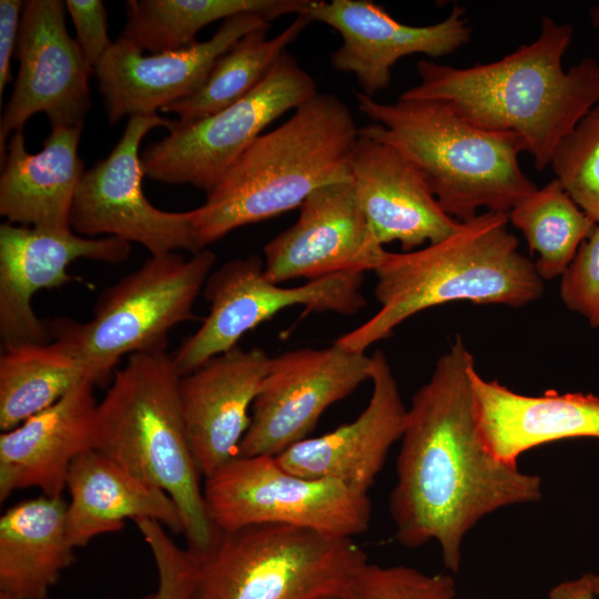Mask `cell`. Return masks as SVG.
Returning <instances> with one entry per match:
<instances>
[{
    "mask_svg": "<svg viewBox=\"0 0 599 599\" xmlns=\"http://www.w3.org/2000/svg\"><path fill=\"white\" fill-rule=\"evenodd\" d=\"M473 354L460 335L413 396L397 457L389 512L409 548L437 541L457 572L465 535L502 507L537 501L541 478L493 457L480 438L470 384Z\"/></svg>",
    "mask_w": 599,
    "mask_h": 599,
    "instance_id": "cell-1",
    "label": "cell"
},
{
    "mask_svg": "<svg viewBox=\"0 0 599 599\" xmlns=\"http://www.w3.org/2000/svg\"><path fill=\"white\" fill-rule=\"evenodd\" d=\"M572 26L541 18L538 37L489 63L456 68L417 61L419 83L400 97L438 100L473 125L519 135L538 171L560 142L599 103V63L581 59L567 71L562 58Z\"/></svg>",
    "mask_w": 599,
    "mask_h": 599,
    "instance_id": "cell-2",
    "label": "cell"
},
{
    "mask_svg": "<svg viewBox=\"0 0 599 599\" xmlns=\"http://www.w3.org/2000/svg\"><path fill=\"white\" fill-rule=\"evenodd\" d=\"M508 213L485 211L440 242L403 253L385 251L374 270L378 312L335 342L365 352L413 315L455 301L514 308L537 301L544 281L520 253Z\"/></svg>",
    "mask_w": 599,
    "mask_h": 599,
    "instance_id": "cell-3",
    "label": "cell"
},
{
    "mask_svg": "<svg viewBox=\"0 0 599 599\" xmlns=\"http://www.w3.org/2000/svg\"><path fill=\"white\" fill-rule=\"evenodd\" d=\"M358 129L343 100L317 92L260 135L192 210L200 250L235 229L300 207L321 186L351 180Z\"/></svg>",
    "mask_w": 599,
    "mask_h": 599,
    "instance_id": "cell-4",
    "label": "cell"
},
{
    "mask_svg": "<svg viewBox=\"0 0 599 599\" xmlns=\"http://www.w3.org/2000/svg\"><path fill=\"white\" fill-rule=\"evenodd\" d=\"M180 377L165 348L130 355L98 403L93 448L173 499L186 549L199 559L211 550L219 530L207 514L190 447Z\"/></svg>",
    "mask_w": 599,
    "mask_h": 599,
    "instance_id": "cell-5",
    "label": "cell"
},
{
    "mask_svg": "<svg viewBox=\"0 0 599 599\" xmlns=\"http://www.w3.org/2000/svg\"><path fill=\"white\" fill-rule=\"evenodd\" d=\"M355 95L358 110L373 121L358 133L408 158L455 220H470L481 207L508 213L538 189L520 167L518 155L527 146L516 133L477 128L438 100L399 97L384 103L361 91Z\"/></svg>",
    "mask_w": 599,
    "mask_h": 599,
    "instance_id": "cell-6",
    "label": "cell"
},
{
    "mask_svg": "<svg viewBox=\"0 0 599 599\" xmlns=\"http://www.w3.org/2000/svg\"><path fill=\"white\" fill-rule=\"evenodd\" d=\"M366 562L353 538L276 524L219 531L192 599L338 598Z\"/></svg>",
    "mask_w": 599,
    "mask_h": 599,
    "instance_id": "cell-7",
    "label": "cell"
},
{
    "mask_svg": "<svg viewBox=\"0 0 599 599\" xmlns=\"http://www.w3.org/2000/svg\"><path fill=\"white\" fill-rule=\"evenodd\" d=\"M215 261L207 247L190 258L175 252L150 256L101 294L90 321H49L52 341L80 362L95 385L103 384L121 357L166 348L167 333L195 319L194 302Z\"/></svg>",
    "mask_w": 599,
    "mask_h": 599,
    "instance_id": "cell-8",
    "label": "cell"
},
{
    "mask_svg": "<svg viewBox=\"0 0 599 599\" xmlns=\"http://www.w3.org/2000/svg\"><path fill=\"white\" fill-rule=\"evenodd\" d=\"M203 494L219 531L276 524L353 538L372 517L367 493L294 475L271 455L232 459L205 478Z\"/></svg>",
    "mask_w": 599,
    "mask_h": 599,
    "instance_id": "cell-9",
    "label": "cell"
},
{
    "mask_svg": "<svg viewBox=\"0 0 599 599\" xmlns=\"http://www.w3.org/2000/svg\"><path fill=\"white\" fill-rule=\"evenodd\" d=\"M317 93L316 82L284 52L244 98L205 118L180 122L141 154L145 175L205 192L277 118Z\"/></svg>",
    "mask_w": 599,
    "mask_h": 599,
    "instance_id": "cell-10",
    "label": "cell"
},
{
    "mask_svg": "<svg viewBox=\"0 0 599 599\" xmlns=\"http://www.w3.org/2000/svg\"><path fill=\"white\" fill-rule=\"evenodd\" d=\"M363 281V272H345L282 287L265 276L258 255L225 262L204 284L210 313L172 356L174 367L180 376L197 369L237 346L246 332L292 306L354 315L366 306Z\"/></svg>",
    "mask_w": 599,
    "mask_h": 599,
    "instance_id": "cell-11",
    "label": "cell"
},
{
    "mask_svg": "<svg viewBox=\"0 0 599 599\" xmlns=\"http://www.w3.org/2000/svg\"><path fill=\"white\" fill-rule=\"evenodd\" d=\"M176 121L152 114L129 116L111 153L84 171L71 209V229L85 237L105 234L144 246L151 256L180 250L201 251L192 210L166 212L153 206L142 190L145 175L140 144L153 129L174 128Z\"/></svg>",
    "mask_w": 599,
    "mask_h": 599,
    "instance_id": "cell-12",
    "label": "cell"
},
{
    "mask_svg": "<svg viewBox=\"0 0 599 599\" xmlns=\"http://www.w3.org/2000/svg\"><path fill=\"white\" fill-rule=\"evenodd\" d=\"M372 356L336 342L272 357L237 457L276 456L307 438L322 414L370 379Z\"/></svg>",
    "mask_w": 599,
    "mask_h": 599,
    "instance_id": "cell-13",
    "label": "cell"
},
{
    "mask_svg": "<svg viewBox=\"0 0 599 599\" xmlns=\"http://www.w3.org/2000/svg\"><path fill=\"white\" fill-rule=\"evenodd\" d=\"M65 2L28 0L22 10L16 57L19 69L0 122V160L7 140L23 131L35 113H44L51 129L83 128L91 108L92 67L65 26Z\"/></svg>",
    "mask_w": 599,
    "mask_h": 599,
    "instance_id": "cell-14",
    "label": "cell"
},
{
    "mask_svg": "<svg viewBox=\"0 0 599 599\" xmlns=\"http://www.w3.org/2000/svg\"><path fill=\"white\" fill-rule=\"evenodd\" d=\"M131 243L121 238L85 237L72 230H47L4 222L0 225V338L2 349L52 341L48 321L33 311L41 290L68 284V266L79 258L120 264Z\"/></svg>",
    "mask_w": 599,
    "mask_h": 599,
    "instance_id": "cell-15",
    "label": "cell"
},
{
    "mask_svg": "<svg viewBox=\"0 0 599 599\" xmlns=\"http://www.w3.org/2000/svg\"><path fill=\"white\" fill-rule=\"evenodd\" d=\"M267 27L262 16L241 13L225 19L205 41L150 54L119 37L93 71L109 122L156 113L194 94L223 53L245 34Z\"/></svg>",
    "mask_w": 599,
    "mask_h": 599,
    "instance_id": "cell-16",
    "label": "cell"
},
{
    "mask_svg": "<svg viewBox=\"0 0 599 599\" xmlns=\"http://www.w3.org/2000/svg\"><path fill=\"white\" fill-rule=\"evenodd\" d=\"M305 12L339 33L342 44L331 57L332 67L353 73L361 92L373 98L389 87L392 69L400 59L445 57L471 37L466 10L458 4L444 20L424 27L397 21L368 0H311Z\"/></svg>",
    "mask_w": 599,
    "mask_h": 599,
    "instance_id": "cell-17",
    "label": "cell"
},
{
    "mask_svg": "<svg viewBox=\"0 0 599 599\" xmlns=\"http://www.w3.org/2000/svg\"><path fill=\"white\" fill-rule=\"evenodd\" d=\"M351 180L326 184L300 206L296 222L264 246V274L273 283L373 271L384 253Z\"/></svg>",
    "mask_w": 599,
    "mask_h": 599,
    "instance_id": "cell-18",
    "label": "cell"
},
{
    "mask_svg": "<svg viewBox=\"0 0 599 599\" xmlns=\"http://www.w3.org/2000/svg\"><path fill=\"white\" fill-rule=\"evenodd\" d=\"M369 402L358 417L317 437H307L275 456L288 473L329 479L367 493L407 419L397 382L383 351L372 355Z\"/></svg>",
    "mask_w": 599,
    "mask_h": 599,
    "instance_id": "cell-19",
    "label": "cell"
},
{
    "mask_svg": "<svg viewBox=\"0 0 599 599\" xmlns=\"http://www.w3.org/2000/svg\"><path fill=\"white\" fill-rule=\"evenodd\" d=\"M349 167L361 209L382 246L397 241L410 252L458 229L460 222L443 210L419 169L393 145L358 133Z\"/></svg>",
    "mask_w": 599,
    "mask_h": 599,
    "instance_id": "cell-20",
    "label": "cell"
},
{
    "mask_svg": "<svg viewBox=\"0 0 599 599\" xmlns=\"http://www.w3.org/2000/svg\"><path fill=\"white\" fill-rule=\"evenodd\" d=\"M271 357L240 346L180 377L179 396L190 447L205 478L238 456L250 427V408Z\"/></svg>",
    "mask_w": 599,
    "mask_h": 599,
    "instance_id": "cell-21",
    "label": "cell"
},
{
    "mask_svg": "<svg viewBox=\"0 0 599 599\" xmlns=\"http://www.w3.org/2000/svg\"><path fill=\"white\" fill-rule=\"evenodd\" d=\"M94 386L84 377L53 405L1 433V502L27 488L62 497L72 463L93 448Z\"/></svg>",
    "mask_w": 599,
    "mask_h": 599,
    "instance_id": "cell-22",
    "label": "cell"
},
{
    "mask_svg": "<svg viewBox=\"0 0 599 599\" xmlns=\"http://www.w3.org/2000/svg\"><path fill=\"white\" fill-rule=\"evenodd\" d=\"M478 432L487 451L505 464L539 445L568 438L599 440V396L547 390L528 396L470 372Z\"/></svg>",
    "mask_w": 599,
    "mask_h": 599,
    "instance_id": "cell-23",
    "label": "cell"
},
{
    "mask_svg": "<svg viewBox=\"0 0 599 599\" xmlns=\"http://www.w3.org/2000/svg\"><path fill=\"white\" fill-rule=\"evenodd\" d=\"M67 489V534L74 548L87 546L100 535L121 531L129 518H149L174 534H183L180 510L165 491L95 448L74 459Z\"/></svg>",
    "mask_w": 599,
    "mask_h": 599,
    "instance_id": "cell-24",
    "label": "cell"
},
{
    "mask_svg": "<svg viewBox=\"0 0 599 599\" xmlns=\"http://www.w3.org/2000/svg\"><path fill=\"white\" fill-rule=\"evenodd\" d=\"M81 131L51 129L38 153L27 151L22 131L10 135L0 176V214L7 222L72 230L71 209L84 173L78 153Z\"/></svg>",
    "mask_w": 599,
    "mask_h": 599,
    "instance_id": "cell-25",
    "label": "cell"
},
{
    "mask_svg": "<svg viewBox=\"0 0 599 599\" xmlns=\"http://www.w3.org/2000/svg\"><path fill=\"white\" fill-rule=\"evenodd\" d=\"M63 497L20 501L0 518V591L18 599H49L75 549L67 534Z\"/></svg>",
    "mask_w": 599,
    "mask_h": 599,
    "instance_id": "cell-26",
    "label": "cell"
},
{
    "mask_svg": "<svg viewBox=\"0 0 599 599\" xmlns=\"http://www.w3.org/2000/svg\"><path fill=\"white\" fill-rule=\"evenodd\" d=\"M311 0H129L120 37L150 53L177 50L195 42L204 27L241 13L267 21L301 14Z\"/></svg>",
    "mask_w": 599,
    "mask_h": 599,
    "instance_id": "cell-27",
    "label": "cell"
},
{
    "mask_svg": "<svg viewBox=\"0 0 599 599\" xmlns=\"http://www.w3.org/2000/svg\"><path fill=\"white\" fill-rule=\"evenodd\" d=\"M311 22L312 18L303 12L273 38H267L270 27L245 34L216 60L205 82L194 94L161 111L175 113L180 122H190L235 103L263 80Z\"/></svg>",
    "mask_w": 599,
    "mask_h": 599,
    "instance_id": "cell-28",
    "label": "cell"
},
{
    "mask_svg": "<svg viewBox=\"0 0 599 599\" xmlns=\"http://www.w3.org/2000/svg\"><path fill=\"white\" fill-rule=\"evenodd\" d=\"M84 377L80 362L54 341L2 349L1 430L8 432L50 407Z\"/></svg>",
    "mask_w": 599,
    "mask_h": 599,
    "instance_id": "cell-29",
    "label": "cell"
},
{
    "mask_svg": "<svg viewBox=\"0 0 599 599\" xmlns=\"http://www.w3.org/2000/svg\"><path fill=\"white\" fill-rule=\"evenodd\" d=\"M508 219L537 254L534 264L542 281L562 275L597 225L557 179L518 201Z\"/></svg>",
    "mask_w": 599,
    "mask_h": 599,
    "instance_id": "cell-30",
    "label": "cell"
},
{
    "mask_svg": "<svg viewBox=\"0 0 599 599\" xmlns=\"http://www.w3.org/2000/svg\"><path fill=\"white\" fill-rule=\"evenodd\" d=\"M576 204L599 223V103L557 146L551 163Z\"/></svg>",
    "mask_w": 599,
    "mask_h": 599,
    "instance_id": "cell-31",
    "label": "cell"
},
{
    "mask_svg": "<svg viewBox=\"0 0 599 599\" xmlns=\"http://www.w3.org/2000/svg\"><path fill=\"white\" fill-rule=\"evenodd\" d=\"M336 599H456V586L447 573L366 562Z\"/></svg>",
    "mask_w": 599,
    "mask_h": 599,
    "instance_id": "cell-32",
    "label": "cell"
},
{
    "mask_svg": "<svg viewBox=\"0 0 599 599\" xmlns=\"http://www.w3.org/2000/svg\"><path fill=\"white\" fill-rule=\"evenodd\" d=\"M134 522L150 548L158 571L156 589L135 599H192L197 567L195 557L173 541L160 522L149 518Z\"/></svg>",
    "mask_w": 599,
    "mask_h": 599,
    "instance_id": "cell-33",
    "label": "cell"
},
{
    "mask_svg": "<svg viewBox=\"0 0 599 599\" xmlns=\"http://www.w3.org/2000/svg\"><path fill=\"white\" fill-rule=\"evenodd\" d=\"M559 288L568 309L599 327V223L560 276Z\"/></svg>",
    "mask_w": 599,
    "mask_h": 599,
    "instance_id": "cell-34",
    "label": "cell"
},
{
    "mask_svg": "<svg viewBox=\"0 0 599 599\" xmlns=\"http://www.w3.org/2000/svg\"><path fill=\"white\" fill-rule=\"evenodd\" d=\"M65 8L77 32V42L93 71L113 42L108 35V19L101 0H67Z\"/></svg>",
    "mask_w": 599,
    "mask_h": 599,
    "instance_id": "cell-35",
    "label": "cell"
},
{
    "mask_svg": "<svg viewBox=\"0 0 599 599\" xmlns=\"http://www.w3.org/2000/svg\"><path fill=\"white\" fill-rule=\"evenodd\" d=\"M24 1H0V101L11 79V60L16 54Z\"/></svg>",
    "mask_w": 599,
    "mask_h": 599,
    "instance_id": "cell-36",
    "label": "cell"
},
{
    "mask_svg": "<svg viewBox=\"0 0 599 599\" xmlns=\"http://www.w3.org/2000/svg\"><path fill=\"white\" fill-rule=\"evenodd\" d=\"M595 596L591 573L560 582L549 591V599H593Z\"/></svg>",
    "mask_w": 599,
    "mask_h": 599,
    "instance_id": "cell-37",
    "label": "cell"
},
{
    "mask_svg": "<svg viewBox=\"0 0 599 599\" xmlns=\"http://www.w3.org/2000/svg\"><path fill=\"white\" fill-rule=\"evenodd\" d=\"M591 23L595 28L599 29V4L592 7L590 10Z\"/></svg>",
    "mask_w": 599,
    "mask_h": 599,
    "instance_id": "cell-38",
    "label": "cell"
},
{
    "mask_svg": "<svg viewBox=\"0 0 599 599\" xmlns=\"http://www.w3.org/2000/svg\"><path fill=\"white\" fill-rule=\"evenodd\" d=\"M591 578L595 595L599 598V570L597 573H591Z\"/></svg>",
    "mask_w": 599,
    "mask_h": 599,
    "instance_id": "cell-39",
    "label": "cell"
},
{
    "mask_svg": "<svg viewBox=\"0 0 599 599\" xmlns=\"http://www.w3.org/2000/svg\"><path fill=\"white\" fill-rule=\"evenodd\" d=\"M0 599H18L9 593L0 591Z\"/></svg>",
    "mask_w": 599,
    "mask_h": 599,
    "instance_id": "cell-40",
    "label": "cell"
},
{
    "mask_svg": "<svg viewBox=\"0 0 599 599\" xmlns=\"http://www.w3.org/2000/svg\"><path fill=\"white\" fill-rule=\"evenodd\" d=\"M329 599H336V598H329Z\"/></svg>",
    "mask_w": 599,
    "mask_h": 599,
    "instance_id": "cell-41",
    "label": "cell"
}]
</instances>
